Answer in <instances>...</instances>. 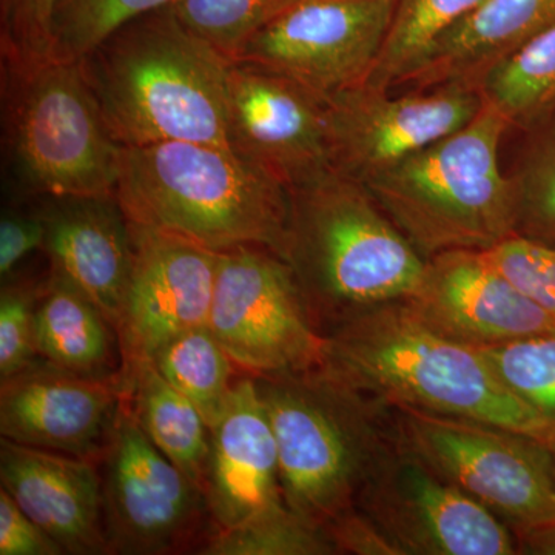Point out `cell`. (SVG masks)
<instances>
[{
  "label": "cell",
  "instance_id": "cell-1",
  "mask_svg": "<svg viewBox=\"0 0 555 555\" xmlns=\"http://www.w3.org/2000/svg\"><path fill=\"white\" fill-rule=\"evenodd\" d=\"M339 378L389 408H412L505 427L543 440L555 425L514 396L477 347L448 337L408 299L350 318L326 335Z\"/></svg>",
  "mask_w": 555,
  "mask_h": 555
},
{
  "label": "cell",
  "instance_id": "cell-2",
  "mask_svg": "<svg viewBox=\"0 0 555 555\" xmlns=\"http://www.w3.org/2000/svg\"><path fill=\"white\" fill-rule=\"evenodd\" d=\"M79 64L122 147L170 141L229 147L230 61L189 31L171 5L127 22Z\"/></svg>",
  "mask_w": 555,
  "mask_h": 555
},
{
  "label": "cell",
  "instance_id": "cell-3",
  "mask_svg": "<svg viewBox=\"0 0 555 555\" xmlns=\"http://www.w3.org/2000/svg\"><path fill=\"white\" fill-rule=\"evenodd\" d=\"M288 190L284 261L321 334L375 306L415 294L426 259L363 182L332 167Z\"/></svg>",
  "mask_w": 555,
  "mask_h": 555
},
{
  "label": "cell",
  "instance_id": "cell-4",
  "mask_svg": "<svg viewBox=\"0 0 555 555\" xmlns=\"http://www.w3.org/2000/svg\"><path fill=\"white\" fill-rule=\"evenodd\" d=\"M116 198L139 228L214 251L251 246L286 257L291 190L229 147L184 141L124 147Z\"/></svg>",
  "mask_w": 555,
  "mask_h": 555
},
{
  "label": "cell",
  "instance_id": "cell-5",
  "mask_svg": "<svg viewBox=\"0 0 555 555\" xmlns=\"http://www.w3.org/2000/svg\"><path fill=\"white\" fill-rule=\"evenodd\" d=\"M254 379L276 438L284 503L324 528L357 507L397 448L392 409L326 366Z\"/></svg>",
  "mask_w": 555,
  "mask_h": 555
},
{
  "label": "cell",
  "instance_id": "cell-6",
  "mask_svg": "<svg viewBox=\"0 0 555 555\" xmlns=\"http://www.w3.org/2000/svg\"><path fill=\"white\" fill-rule=\"evenodd\" d=\"M509 129L485 101L463 129L364 185L423 258L491 250L516 235L513 182L499 164L500 142Z\"/></svg>",
  "mask_w": 555,
  "mask_h": 555
},
{
  "label": "cell",
  "instance_id": "cell-7",
  "mask_svg": "<svg viewBox=\"0 0 555 555\" xmlns=\"http://www.w3.org/2000/svg\"><path fill=\"white\" fill-rule=\"evenodd\" d=\"M7 90L11 163L30 195H116L124 147L109 131L79 61L50 57L7 69Z\"/></svg>",
  "mask_w": 555,
  "mask_h": 555
},
{
  "label": "cell",
  "instance_id": "cell-8",
  "mask_svg": "<svg viewBox=\"0 0 555 555\" xmlns=\"http://www.w3.org/2000/svg\"><path fill=\"white\" fill-rule=\"evenodd\" d=\"M390 409L400 443L495 514L520 550L555 553V463L545 441L476 420Z\"/></svg>",
  "mask_w": 555,
  "mask_h": 555
},
{
  "label": "cell",
  "instance_id": "cell-9",
  "mask_svg": "<svg viewBox=\"0 0 555 555\" xmlns=\"http://www.w3.org/2000/svg\"><path fill=\"white\" fill-rule=\"evenodd\" d=\"M207 327L250 377L326 363V335L313 324L291 266L268 248L218 251Z\"/></svg>",
  "mask_w": 555,
  "mask_h": 555
},
{
  "label": "cell",
  "instance_id": "cell-10",
  "mask_svg": "<svg viewBox=\"0 0 555 555\" xmlns=\"http://www.w3.org/2000/svg\"><path fill=\"white\" fill-rule=\"evenodd\" d=\"M100 467L108 555L199 554L214 534L204 492L152 443L127 403Z\"/></svg>",
  "mask_w": 555,
  "mask_h": 555
},
{
  "label": "cell",
  "instance_id": "cell-11",
  "mask_svg": "<svg viewBox=\"0 0 555 555\" xmlns=\"http://www.w3.org/2000/svg\"><path fill=\"white\" fill-rule=\"evenodd\" d=\"M358 509L400 555H513L514 532L398 440L361 491Z\"/></svg>",
  "mask_w": 555,
  "mask_h": 555
},
{
  "label": "cell",
  "instance_id": "cell-12",
  "mask_svg": "<svg viewBox=\"0 0 555 555\" xmlns=\"http://www.w3.org/2000/svg\"><path fill=\"white\" fill-rule=\"evenodd\" d=\"M397 5L398 0H297L248 40L235 61L272 69L327 102L371 76Z\"/></svg>",
  "mask_w": 555,
  "mask_h": 555
},
{
  "label": "cell",
  "instance_id": "cell-13",
  "mask_svg": "<svg viewBox=\"0 0 555 555\" xmlns=\"http://www.w3.org/2000/svg\"><path fill=\"white\" fill-rule=\"evenodd\" d=\"M481 91L444 86L403 96L366 82L327 101L332 167L366 182L463 129L483 107Z\"/></svg>",
  "mask_w": 555,
  "mask_h": 555
},
{
  "label": "cell",
  "instance_id": "cell-14",
  "mask_svg": "<svg viewBox=\"0 0 555 555\" xmlns=\"http://www.w3.org/2000/svg\"><path fill=\"white\" fill-rule=\"evenodd\" d=\"M229 147L288 189L332 169L327 102L272 69L230 61Z\"/></svg>",
  "mask_w": 555,
  "mask_h": 555
},
{
  "label": "cell",
  "instance_id": "cell-15",
  "mask_svg": "<svg viewBox=\"0 0 555 555\" xmlns=\"http://www.w3.org/2000/svg\"><path fill=\"white\" fill-rule=\"evenodd\" d=\"M131 232L133 269L118 323L124 371L207 326L218 272V251L134 224Z\"/></svg>",
  "mask_w": 555,
  "mask_h": 555
},
{
  "label": "cell",
  "instance_id": "cell-16",
  "mask_svg": "<svg viewBox=\"0 0 555 555\" xmlns=\"http://www.w3.org/2000/svg\"><path fill=\"white\" fill-rule=\"evenodd\" d=\"M0 382L2 438L102 462L126 403L122 382L80 377L43 360Z\"/></svg>",
  "mask_w": 555,
  "mask_h": 555
},
{
  "label": "cell",
  "instance_id": "cell-17",
  "mask_svg": "<svg viewBox=\"0 0 555 555\" xmlns=\"http://www.w3.org/2000/svg\"><path fill=\"white\" fill-rule=\"evenodd\" d=\"M408 301L427 323L467 346L555 334L554 318L485 251L452 250L426 259L422 284Z\"/></svg>",
  "mask_w": 555,
  "mask_h": 555
},
{
  "label": "cell",
  "instance_id": "cell-18",
  "mask_svg": "<svg viewBox=\"0 0 555 555\" xmlns=\"http://www.w3.org/2000/svg\"><path fill=\"white\" fill-rule=\"evenodd\" d=\"M0 483L64 554L108 555L100 463L2 438Z\"/></svg>",
  "mask_w": 555,
  "mask_h": 555
},
{
  "label": "cell",
  "instance_id": "cell-19",
  "mask_svg": "<svg viewBox=\"0 0 555 555\" xmlns=\"http://www.w3.org/2000/svg\"><path fill=\"white\" fill-rule=\"evenodd\" d=\"M42 250L57 273L89 295L118 327L133 269V232L116 195L39 198Z\"/></svg>",
  "mask_w": 555,
  "mask_h": 555
},
{
  "label": "cell",
  "instance_id": "cell-20",
  "mask_svg": "<svg viewBox=\"0 0 555 555\" xmlns=\"http://www.w3.org/2000/svg\"><path fill=\"white\" fill-rule=\"evenodd\" d=\"M203 492L215 531L284 503L275 434L250 375H241L211 427Z\"/></svg>",
  "mask_w": 555,
  "mask_h": 555
},
{
  "label": "cell",
  "instance_id": "cell-21",
  "mask_svg": "<svg viewBox=\"0 0 555 555\" xmlns=\"http://www.w3.org/2000/svg\"><path fill=\"white\" fill-rule=\"evenodd\" d=\"M555 25V0H485L444 31L401 86L481 91L486 78Z\"/></svg>",
  "mask_w": 555,
  "mask_h": 555
},
{
  "label": "cell",
  "instance_id": "cell-22",
  "mask_svg": "<svg viewBox=\"0 0 555 555\" xmlns=\"http://www.w3.org/2000/svg\"><path fill=\"white\" fill-rule=\"evenodd\" d=\"M36 347L40 360L51 366L80 377L122 382L118 327L89 295L51 270L36 302Z\"/></svg>",
  "mask_w": 555,
  "mask_h": 555
},
{
  "label": "cell",
  "instance_id": "cell-23",
  "mask_svg": "<svg viewBox=\"0 0 555 555\" xmlns=\"http://www.w3.org/2000/svg\"><path fill=\"white\" fill-rule=\"evenodd\" d=\"M126 403L145 436L203 491L211 429L192 401L152 361L124 371Z\"/></svg>",
  "mask_w": 555,
  "mask_h": 555
},
{
  "label": "cell",
  "instance_id": "cell-24",
  "mask_svg": "<svg viewBox=\"0 0 555 555\" xmlns=\"http://www.w3.org/2000/svg\"><path fill=\"white\" fill-rule=\"evenodd\" d=\"M152 363L178 392L192 401L210 429L224 414L243 375L207 326L171 339L152 358Z\"/></svg>",
  "mask_w": 555,
  "mask_h": 555
},
{
  "label": "cell",
  "instance_id": "cell-25",
  "mask_svg": "<svg viewBox=\"0 0 555 555\" xmlns=\"http://www.w3.org/2000/svg\"><path fill=\"white\" fill-rule=\"evenodd\" d=\"M511 127L535 130L555 113V25L503 62L481 86Z\"/></svg>",
  "mask_w": 555,
  "mask_h": 555
},
{
  "label": "cell",
  "instance_id": "cell-26",
  "mask_svg": "<svg viewBox=\"0 0 555 555\" xmlns=\"http://www.w3.org/2000/svg\"><path fill=\"white\" fill-rule=\"evenodd\" d=\"M485 0H398L377 64L364 82L390 91L420 67L437 39Z\"/></svg>",
  "mask_w": 555,
  "mask_h": 555
},
{
  "label": "cell",
  "instance_id": "cell-27",
  "mask_svg": "<svg viewBox=\"0 0 555 555\" xmlns=\"http://www.w3.org/2000/svg\"><path fill=\"white\" fill-rule=\"evenodd\" d=\"M203 555H332L338 554L323 526L298 516L280 503L240 525L219 529L201 547Z\"/></svg>",
  "mask_w": 555,
  "mask_h": 555
},
{
  "label": "cell",
  "instance_id": "cell-28",
  "mask_svg": "<svg viewBox=\"0 0 555 555\" xmlns=\"http://www.w3.org/2000/svg\"><path fill=\"white\" fill-rule=\"evenodd\" d=\"M516 170V235L555 248V113L537 127Z\"/></svg>",
  "mask_w": 555,
  "mask_h": 555
},
{
  "label": "cell",
  "instance_id": "cell-29",
  "mask_svg": "<svg viewBox=\"0 0 555 555\" xmlns=\"http://www.w3.org/2000/svg\"><path fill=\"white\" fill-rule=\"evenodd\" d=\"M297 0H175L179 22L225 60L235 61L281 11Z\"/></svg>",
  "mask_w": 555,
  "mask_h": 555
},
{
  "label": "cell",
  "instance_id": "cell-30",
  "mask_svg": "<svg viewBox=\"0 0 555 555\" xmlns=\"http://www.w3.org/2000/svg\"><path fill=\"white\" fill-rule=\"evenodd\" d=\"M175 0H60L51 24L50 57L79 61L127 22Z\"/></svg>",
  "mask_w": 555,
  "mask_h": 555
},
{
  "label": "cell",
  "instance_id": "cell-31",
  "mask_svg": "<svg viewBox=\"0 0 555 555\" xmlns=\"http://www.w3.org/2000/svg\"><path fill=\"white\" fill-rule=\"evenodd\" d=\"M477 349L514 396L555 425V334Z\"/></svg>",
  "mask_w": 555,
  "mask_h": 555
},
{
  "label": "cell",
  "instance_id": "cell-32",
  "mask_svg": "<svg viewBox=\"0 0 555 555\" xmlns=\"http://www.w3.org/2000/svg\"><path fill=\"white\" fill-rule=\"evenodd\" d=\"M60 0H0L2 57L7 69L50 60L51 24Z\"/></svg>",
  "mask_w": 555,
  "mask_h": 555
},
{
  "label": "cell",
  "instance_id": "cell-33",
  "mask_svg": "<svg viewBox=\"0 0 555 555\" xmlns=\"http://www.w3.org/2000/svg\"><path fill=\"white\" fill-rule=\"evenodd\" d=\"M0 292V379L39 361L36 347V302L40 284L5 280Z\"/></svg>",
  "mask_w": 555,
  "mask_h": 555
},
{
  "label": "cell",
  "instance_id": "cell-34",
  "mask_svg": "<svg viewBox=\"0 0 555 555\" xmlns=\"http://www.w3.org/2000/svg\"><path fill=\"white\" fill-rule=\"evenodd\" d=\"M486 258L555 320V248L514 235Z\"/></svg>",
  "mask_w": 555,
  "mask_h": 555
},
{
  "label": "cell",
  "instance_id": "cell-35",
  "mask_svg": "<svg viewBox=\"0 0 555 555\" xmlns=\"http://www.w3.org/2000/svg\"><path fill=\"white\" fill-rule=\"evenodd\" d=\"M46 222L39 207L7 208L0 219V276L9 280L25 258L42 250Z\"/></svg>",
  "mask_w": 555,
  "mask_h": 555
},
{
  "label": "cell",
  "instance_id": "cell-36",
  "mask_svg": "<svg viewBox=\"0 0 555 555\" xmlns=\"http://www.w3.org/2000/svg\"><path fill=\"white\" fill-rule=\"evenodd\" d=\"M62 554V547L0 488V555Z\"/></svg>",
  "mask_w": 555,
  "mask_h": 555
},
{
  "label": "cell",
  "instance_id": "cell-37",
  "mask_svg": "<svg viewBox=\"0 0 555 555\" xmlns=\"http://www.w3.org/2000/svg\"><path fill=\"white\" fill-rule=\"evenodd\" d=\"M324 529L338 554L400 555L396 546L358 507L339 514Z\"/></svg>",
  "mask_w": 555,
  "mask_h": 555
},
{
  "label": "cell",
  "instance_id": "cell-38",
  "mask_svg": "<svg viewBox=\"0 0 555 555\" xmlns=\"http://www.w3.org/2000/svg\"><path fill=\"white\" fill-rule=\"evenodd\" d=\"M546 444H547V447H550L551 452H553L554 463H555V427H554L553 434H551L550 438H547Z\"/></svg>",
  "mask_w": 555,
  "mask_h": 555
}]
</instances>
